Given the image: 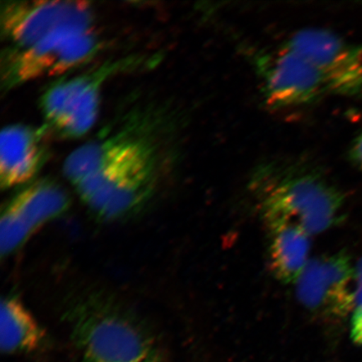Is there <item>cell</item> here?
Segmentation results:
<instances>
[{"label":"cell","instance_id":"6da1fadb","mask_svg":"<svg viewBox=\"0 0 362 362\" xmlns=\"http://www.w3.org/2000/svg\"><path fill=\"white\" fill-rule=\"evenodd\" d=\"M249 188L265 221H291L314 235L342 218V192L314 165L301 160L262 162L253 171Z\"/></svg>","mask_w":362,"mask_h":362},{"label":"cell","instance_id":"7a4b0ae2","mask_svg":"<svg viewBox=\"0 0 362 362\" xmlns=\"http://www.w3.org/2000/svg\"><path fill=\"white\" fill-rule=\"evenodd\" d=\"M81 362H165L155 338L134 320L112 310H90L72 325Z\"/></svg>","mask_w":362,"mask_h":362},{"label":"cell","instance_id":"3957f363","mask_svg":"<svg viewBox=\"0 0 362 362\" xmlns=\"http://www.w3.org/2000/svg\"><path fill=\"white\" fill-rule=\"evenodd\" d=\"M135 59L107 62L87 74L54 83L40 98V108L51 128L66 139L83 137L99 112L101 92L112 75L133 67Z\"/></svg>","mask_w":362,"mask_h":362},{"label":"cell","instance_id":"277c9868","mask_svg":"<svg viewBox=\"0 0 362 362\" xmlns=\"http://www.w3.org/2000/svg\"><path fill=\"white\" fill-rule=\"evenodd\" d=\"M101 47L92 29H68L29 48H7L2 55V88L10 90L35 81L65 74L92 59Z\"/></svg>","mask_w":362,"mask_h":362},{"label":"cell","instance_id":"5b68a950","mask_svg":"<svg viewBox=\"0 0 362 362\" xmlns=\"http://www.w3.org/2000/svg\"><path fill=\"white\" fill-rule=\"evenodd\" d=\"M156 155V148L142 139L129 156L94 185L83 202L104 220L134 214L148 202L155 188Z\"/></svg>","mask_w":362,"mask_h":362},{"label":"cell","instance_id":"8992f818","mask_svg":"<svg viewBox=\"0 0 362 362\" xmlns=\"http://www.w3.org/2000/svg\"><path fill=\"white\" fill-rule=\"evenodd\" d=\"M93 11L83 1H6L2 3L0 25L11 47H33L68 29H92Z\"/></svg>","mask_w":362,"mask_h":362},{"label":"cell","instance_id":"52a82bcc","mask_svg":"<svg viewBox=\"0 0 362 362\" xmlns=\"http://www.w3.org/2000/svg\"><path fill=\"white\" fill-rule=\"evenodd\" d=\"M253 66L262 97L274 110L310 105L329 95L319 71L284 45L275 52L255 54Z\"/></svg>","mask_w":362,"mask_h":362},{"label":"cell","instance_id":"ba28073f","mask_svg":"<svg viewBox=\"0 0 362 362\" xmlns=\"http://www.w3.org/2000/svg\"><path fill=\"white\" fill-rule=\"evenodd\" d=\"M283 45L319 71L329 95H353L362 90V45L347 42L328 30L305 28Z\"/></svg>","mask_w":362,"mask_h":362},{"label":"cell","instance_id":"9c48e42d","mask_svg":"<svg viewBox=\"0 0 362 362\" xmlns=\"http://www.w3.org/2000/svg\"><path fill=\"white\" fill-rule=\"evenodd\" d=\"M298 301L312 314L341 319L355 307V269L342 252L310 260L297 279Z\"/></svg>","mask_w":362,"mask_h":362},{"label":"cell","instance_id":"30bf717a","mask_svg":"<svg viewBox=\"0 0 362 362\" xmlns=\"http://www.w3.org/2000/svg\"><path fill=\"white\" fill-rule=\"evenodd\" d=\"M70 199L60 185L39 180L21 189L7 203L0 219V252L11 255L49 221L65 214Z\"/></svg>","mask_w":362,"mask_h":362},{"label":"cell","instance_id":"8fae6325","mask_svg":"<svg viewBox=\"0 0 362 362\" xmlns=\"http://www.w3.org/2000/svg\"><path fill=\"white\" fill-rule=\"evenodd\" d=\"M141 139L120 133L86 144L66 158L63 166L64 175L81 197L124 160Z\"/></svg>","mask_w":362,"mask_h":362},{"label":"cell","instance_id":"7c38bea8","mask_svg":"<svg viewBox=\"0 0 362 362\" xmlns=\"http://www.w3.org/2000/svg\"><path fill=\"white\" fill-rule=\"evenodd\" d=\"M45 158L40 130L23 124L6 127L0 135V185L11 189L28 183Z\"/></svg>","mask_w":362,"mask_h":362},{"label":"cell","instance_id":"4fadbf2b","mask_svg":"<svg viewBox=\"0 0 362 362\" xmlns=\"http://www.w3.org/2000/svg\"><path fill=\"white\" fill-rule=\"evenodd\" d=\"M269 230V261L276 278L296 282L309 262L310 236L300 226L281 219L266 220Z\"/></svg>","mask_w":362,"mask_h":362},{"label":"cell","instance_id":"5bb4252c","mask_svg":"<svg viewBox=\"0 0 362 362\" xmlns=\"http://www.w3.org/2000/svg\"><path fill=\"white\" fill-rule=\"evenodd\" d=\"M47 334L23 303L16 297L3 298L0 307V349L16 356L38 351Z\"/></svg>","mask_w":362,"mask_h":362},{"label":"cell","instance_id":"9a60e30c","mask_svg":"<svg viewBox=\"0 0 362 362\" xmlns=\"http://www.w3.org/2000/svg\"><path fill=\"white\" fill-rule=\"evenodd\" d=\"M352 312L351 338L357 345L362 346V305L355 306Z\"/></svg>","mask_w":362,"mask_h":362},{"label":"cell","instance_id":"2e32d148","mask_svg":"<svg viewBox=\"0 0 362 362\" xmlns=\"http://www.w3.org/2000/svg\"><path fill=\"white\" fill-rule=\"evenodd\" d=\"M360 305H362V257L355 269V306Z\"/></svg>","mask_w":362,"mask_h":362},{"label":"cell","instance_id":"e0dca14e","mask_svg":"<svg viewBox=\"0 0 362 362\" xmlns=\"http://www.w3.org/2000/svg\"><path fill=\"white\" fill-rule=\"evenodd\" d=\"M351 160L362 168V134L353 142L349 151Z\"/></svg>","mask_w":362,"mask_h":362}]
</instances>
